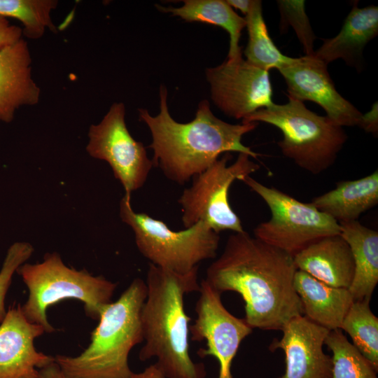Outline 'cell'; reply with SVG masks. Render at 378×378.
Returning a JSON list of instances; mask_svg holds the SVG:
<instances>
[{
    "mask_svg": "<svg viewBox=\"0 0 378 378\" xmlns=\"http://www.w3.org/2000/svg\"><path fill=\"white\" fill-rule=\"evenodd\" d=\"M206 78L214 104L229 117L243 120L274 104L269 71L242 55L206 69Z\"/></svg>",
    "mask_w": 378,
    "mask_h": 378,
    "instance_id": "cell-12",
    "label": "cell"
},
{
    "mask_svg": "<svg viewBox=\"0 0 378 378\" xmlns=\"http://www.w3.org/2000/svg\"><path fill=\"white\" fill-rule=\"evenodd\" d=\"M146 282L134 279L118 299L102 312L88 346L77 356L57 355L55 361L66 378H132L128 358L144 342L141 311Z\"/></svg>",
    "mask_w": 378,
    "mask_h": 378,
    "instance_id": "cell-4",
    "label": "cell"
},
{
    "mask_svg": "<svg viewBox=\"0 0 378 378\" xmlns=\"http://www.w3.org/2000/svg\"><path fill=\"white\" fill-rule=\"evenodd\" d=\"M178 8L163 7L158 9L171 13L188 22H200L220 27L230 36L228 59L242 55L239 46L241 31L246 27L245 18L239 15L224 0H185Z\"/></svg>",
    "mask_w": 378,
    "mask_h": 378,
    "instance_id": "cell-22",
    "label": "cell"
},
{
    "mask_svg": "<svg viewBox=\"0 0 378 378\" xmlns=\"http://www.w3.org/2000/svg\"><path fill=\"white\" fill-rule=\"evenodd\" d=\"M198 269L181 274L149 263L147 295L141 311L144 344L139 358H156L165 378H205L202 363L190 356V321L185 310L186 294L199 290Z\"/></svg>",
    "mask_w": 378,
    "mask_h": 378,
    "instance_id": "cell-3",
    "label": "cell"
},
{
    "mask_svg": "<svg viewBox=\"0 0 378 378\" xmlns=\"http://www.w3.org/2000/svg\"><path fill=\"white\" fill-rule=\"evenodd\" d=\"M32 245L25 241H17L10 246L0 270V323L4 320L6 311L5 299L12 281V277L20 266L31 256Z\"/></svg>",
    "mask_w": 378,
    "mask_h": 378,
    "instance_id": "cell-28",
    "label": "cell"
},
{
    "mask_svg": "<svg viewBox=\"0 0 378 378\" xmlns=\"http://www.w3.org/2000/svg\"><path fill=\"white\" fill-rule=\"evenodd\" d=\"M120 216L133 230L136 247L150 264L185 274L198 269L202 261L216 257L219 234L203 222L172 230L162 220L135 212L131 196L127 195L120 200Z\"/></svg>",
    "mask_w": 378,
    "mask_h": 378,
    "instance_id": "cell-7",
    "label": "cell"
},
{
    "mask_svg": "<svg viewBox=\"0 0 378 378\" xmlns=\"http://www.w3.org/2000/svg\"><path fill=\"white\" fill-rule=\"evenodd\" d=\"M230 158V154L225 153L218 158L193 177L192 185L183 190L178 202L185 228L203 222L218 234L225 230L244 231L241 220L229 202V190L235 180L241 181L250 176L260 166L244 153H239L236 160L227 165Z\"/></svg>",
    "mask_w": 378,
    "mask_h": 378,
    "instance_id": "cell-9",
    "label": "cell"
},
{
    "mask_svg": "<svg viewBox=\"0 0 378 378\" xmlns=\"http://www.w3.org/2000/svg\"><path fill=\"white\" fill-rule=\"evenodd\" d=\"M311 203L338 223L357 220L378 204V172L337 182L334 189L313 198Z\"/></svg>",
    "mask_w": 378,
    "mask_h": 378,
    "instance_id": "cell-21",
    "label": "cell"
},
{
    "mask_svg": "<svg viewBox=\"0 0 378 378\" xmlns=\"http://www.w3.org/2000/svg\"><path fill=\"white\" fill-rule=\"evenodd\" d=\"M296 271L293 256L243 231L228 237L204 280L221 294L239 293L244 319L253 329L281 330L290 319L303 315L293 284Z\"/></svg>",
    "mask_w": 378,
    "mask_h": 378,
    "instance_id": "cell-1",
    "label": "cell"
},
{
    "mask_svg": "<svg viewBox=\"0 0 378 378\" xmlns=\"http://www.w3.org/2000/svg\"><path fill=\"white\" fill-rule=\"evenodd\" d=\"M16 272L29 290L28 298L21 306L24 316L48 333L55 331L47 316L50 306L64 300L76 299L84 304L89 318L99 320L104 307L112 302L117 287V284L102 276L66 266L56 252L46 253L41 262L22 264Z\"/></svg>",
    "mask_w": 378,
    "mask_h": 378,
    "instance_id": "cell-5",
    "label": "cell"
},
{
    "mask_svg": "<svg viewBox=\"0 0 378 378\" xmlns=\"http://www.w3.org/2000/svg\"><path fill=\"white\" fill-rule=\"evenodd\" d=\"M125 116L123 103L113 104L102 120L90 127L86 150L109 164L125 195L131 196L145 184L153 163L144 144L130 134Z\"/></svg>",
    "mask_w": 378,
    "mask_h": 378,
    "instance_id": "cell-10",
    "label": "cell"
},
{
    "mask_svg": "<svg viewBox=\"0 0 378 378\" xmlns=\"http://www.w3.org/2000/svg\"><path fill=\"white\" fill-rule=\"evenodd\" d=\"M244 18L248 34V43L244 51L246 61L267 71L273 68L279 69L290 62L291 57L282 54L269 35L261 1L253 0Z\"/></svg>",
    "mask_w": 378,
    "mask_h": 378,
    "instance_id": "cell-23",
    "label": "cell"
},
{
    "mask_svg": "<svg viewBox=\"0 0 378 378\" xmlns=\"http://www.w3.org/2000/svg\"><path fill=\"white\" fill-rule=\"evenodd\" d=\"M370 300L354 301L340 328L351 338L352 344L378 371V318Z\"/></svg>",
    "mask_w": 378,
    "mask_h": 378,
    "instance_id": "cell-24",
    "label": "cell"
},
{
    "mask_svg": "<svg viewBox=\"0 0 378 378\" xmlns=\"http://www.w3.org/2000/svg\"><path fill=\"white\" fill-rule=\"evenodd\" d=\"M56 0H0V15L13 18L22 24V34L31 39L41 38L46 29L57 32L50 14Z\"/></svg>",
    "mask_w": 378,
    "mask_h": 378,
    "instance_id": "cell-25",
    "label": "cell"
},
{
    "mask_svg": "<svg viewBox=\"0 0 378 378\" xmlns=\"http://www.w3.org/2000/svg\"><path fill=\"white\" fill-rule=\"evenodd\" d=\"M358 127L363 129L365 132L372 134L374 136L378 133V107L376 102L371 109L362 117Z\"/></svg>",
    "mask_w": 378,
    "mask_h": 378,
    "instance_id": "cell-31",
    "label": "cell"
},
{
    "mask_svg": "<svg viewBox=\"0 0 378 378\" xmlns=\"http://www.w3.org/2000/svg\"><path fill=\"white\" fill-rule=\"evenodd\" d=\"M327 66L314 55H304L291 57L278 71L286 83L289 97L318 104L340 127H358L362 113L337 92Z\"/></svg>",
    "mask_w": 378,
    "mask_h": 378,
    "instance_id": "cell-13",
    "label": "cell"
},
{
    "mask_svg": "<svg viewBox=\"0 0 378 378\" xmlns=\"http://www.w3.org/2000/svg\"><path fill=\"white\" fill-rule=\"evenodd\" d=\"M298 270L337 288L350 287L354 275L351 248L339 234L319 239L293 256Z\"/></svg>",
    "mask_w": 378,
    "mask_h": 378,
    "instance_id": "cell-17",
    "label": "cell"
},
{
    "mask_svg": "<svg viewBox=\"0 0 378 378\" xmlns=\"http://www.w3.org/2000/svg\"><path fill=\"white\" fill-rule=\"evenodd\" d=\"M258 122L278 128L283 134V139L278 142L283 155L312 174L329 169L348 139L342 127L291 97L286 104L274 103L259 109L241 122Z\"/></svg>",
    "mask_w": 378,
    "mask_h": 378,
    "instance_id": "cell-6",
    "label": "cell"
},
{
    "mask_svg": "<svg viewBox=\"0 0 378 378\" xmlns=\"http://www.w3.org/2000/svg\"><path fill=\"white\" fill-rule=\"evenodd\" d=\"M281 339H274L271 351L285 354V372L279 378H332V357L323 349L330 330L304 315L290 319L281 329Z\"/></svg>",
    "mask_w": 378,
    "mask_h": 378,
    "instance_id": "cell-14",
    "label": "cell"
},
{
    "mask_svg": "<svg viewBox=\"0 0 378 378\" xmlns=\"http://www.w3.org/2000/svg\"><path fill=\"white\" fill-rule=\"evenodd\" d=\"M139 118L150 130L153 151L152 162L169 180L183 185L213 164L220 155L244 153L256 159L259 154L243 144L244 134L254 130L258 122L230 124L214 115L207 100L202 101L195 118L187 123L176 122L167 105V90L160 88V112L151 115L138 109Z\"/></svg>",
    "mask_w": 378,
    "mask_h": 378,
    "instance_id": "cell-2",
    "label": "cell"
},
{
    "mask_svg": "<svg viewBox=\"0 0 378 378\" xmlns=\"http://www.w3.org/2000/svg\"><path fill=\"white\" fill-rule=\"evenodd\" d=\"M277 4L281 13V27L291 26L302 46L304 55H314L316 36L305 12L304 1L280 0Z\"/></svg>",
    "mask_w": 378,
    "mask_h": 378,
    "instance_id": "cell-27",
    "label": "cell"
},
{
    "mask_svg": "<svg viewBox=\"0 0 378 378\" xmlns=\"http://www.w3.org/2000/svg\"><path fill=\"white\" fill-rule=\"evenodd\" d=\"M44 332L25 318L20 304L8 309L0 325V378H40L38 370L55 360L34 346Z\"/></svg>",
    "mask_w": 378,
    "mask_h": 378,
    "instance_id": "cell-15",
    "label": "cell"
},
{
    "mask_svg": "<svg viewBox=\"0 0 378 378\" xmlns=\"http://www.w3.org/2000/svg\"><path fill=\"white\" fill-rule=\"evenodd\" d=\"M31 62L23 38L0 51V121L10 122L19 108L38 103L41 90L32 78Z\"/></svg>",
    "mask_w": 378,
    "mask_h": 378,
    "instance_id": "cell-16",
    "label": "cell"
},
{
    "mask_svg": "<svg viewBox=\"0 0 378 378\" xmlns=\"http://www.w3.org/2000/svg\"><path fill=\"white\" fill-rule=\"evenodd\" d=\"M377 34L378 7L372 5L359 8L358 1H354L339 34L323 39L314 55L326 64L342 59L347 65L360 70L363 66V50Z\"/></svg>",
    "mask_w": 378,
    "mask_h": 378,
    "instance_id": "cell-18",
    "label": "cell"
},
{
    "mask_svg": "<svg viewBox=\"0 0 378 378\" xmlns=\"http://www.w3.org/2000/svg\"><path fill=\"white\" fill-rule=\"evenodd\" d=\"M339 223L340 234L348 243L354 261L349 290L354 301L370 300L378 283V232L358 220Z\"/></svg>",
    "mask_w": 378,
    "mask_h": 378,
    "instance_id": "cell-20",
    "label": "cell"
},
{
    "mask_svg": "<svg viewBox=\"0 0 378 378\" xmlns=\"http://www.w3.org/2000/svg\"><path fill=\"white\" fill-rule=\"evenodd\" d=\"M22 29L0 15V51L22 39Z\"/></svg>",
    "mask_w": 378,
    "mask_h": 378,
    "instance_id": "cell-30",
    "label": "cell"
},
{
    "mask_svg": "<svg viewBox=\"0 0 378 378\" xmlns=\"http://www.w3.org/2000/svg\"><path fill=\"white\" fill-rule=\"evenodd\" d=\"M332 353V378H377V370L343 334L330 330L324 342Z\"/></svg>",
    "mask_w": 378,
    "mask_h": 378,
    "instance_id": "cell-26",
    "label": "cell"
},
{
    "mask_svg": "<svg viewBox=\"0 0 378 378\" xmlns=\"http://www.w3.org/2000/svg\"><path fill=\"white\" fill-rule=\"evenodd\" d=\"M226 2L232 8L239 10L246 15L251 6L253 0H226Z\"/></svg>",
    "mask_w": 378,
    "mask_h": 378,
    "instance_id": "cell-32",
    "label": "cell"
},
{
    "mask_svg": "<svg viewBox=\"0 0 378 378\" xmlns=\"http://www.w3.org/2000/svg\"><path fill=\"white\" fill-rule=\"evenodd\" d=\"M293 284L304 316L328 330L340 329L354 302L348 288L330 286L298 270Z\"/></svg>",
    "mask_w": 378,
    "mask_h": 378,
    "instance_id": "cell-19",
    "label": "cell"
},
{
    "mask_svg": "<svg viewBox=\"0 0 378 378\" xmlns=\"http://www.w3.org/2000/svg\"><path fill=\"white\" fill-rule=\"evenodd\" d=\"M40 378H66L54 360L38 370ZM132 378H165L158 366L154 363L142 372L134 373Z\"/></svg>",
    "mask_w": 378,
    "mask_h": 378,
    "instance_id": "cell-29",
    "label": "cell"
},
{
    "mask_svg": "<svg viewBox=\"0 0 378 378\" xmlns=\"http://www.w3.org/2000/svg\"><path fill=\"white\" fill-rule=\"evenodd\" d=\"M258 195L271 218L253 230L254 237L294 256L324 237L340 234V225L311 202L304 203L251 176L241 180Z\"/></svg>",
    "mask_w": 378,
    "mask_h": 378,
    "instance_id": "cell-8",
    "label": "cell"
},
{
    "mask_svg": "<svg viewBox=\"0 0 378 378\" xmlns=\"http://www.w3.org/2000/svg\"><path fill=\"white\" fill-rule=\"evenodd\" d=\"M198 293L195 308L197 317L189 330L192 341H205L207 348H200L197 354L201 358L211 356L217 360L218 378H232V360L253 328L244 318L228 312L221 301V293L204 280L200 284Z\"/></svg>",
    "mask_w": 378,
    "mask_h": 378,
    "instance_id": "cell-11",
    "label": "cell"
}]
</instances>
